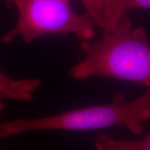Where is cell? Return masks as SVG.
Segmentation results:
<instances>
[{
    "label": "cell",
    "instance_id": "obj_8",
    "mask_svg": "<svg viewBox=\"0 0 150 150\" xmlns=\"http://www.w3.org/2000/svg\"><path fill=\"white\" fill-rule=\"evenodd\" d=\"M14 1L15 0H4L6 5L8 7L12 6V5L14 4Z\"/></svg>",
    "mask_w": 150,
    "mask_h": 150
},
{
    "label": "cell",
    "instance_id": "obj_6",
    "mask_svg": "<svg viewBox=\"0 0 150 150\" xmlns=\"http://www.w3.org/2000/svg\"><path fill=\"white\" fill-rule=\"evenodd\" d=\"M95 147L96 150H150V133L139 140H116L100 134L95 138Z\"/></svg>",
    "mask_w": 150,
    "mask_h": 150
},
{
    "label": "cell",
    "instance_id": "obj_3",
    "mask_svg": "<svg viewBox=\"0 0 150 150\" xmlns=\"http://www.w3.org/2000/svg\"><path fill=\"white\" fill-rule=\"evenodd\" d=\"M19 18L16 27L1 38V42H12L18 35L29 44L45 35L75 33L87 41L95 35V26L87 13L73 10L70 0H15Z\"/></svg>",
    "mask_w": 150,
    "mask_h": 150
},
{
    "label": "cell",
    "instance_id": "obj_1",
    "mask_svg": "<svg viewBox=\"0 0 150 150\" xmlns=\"http://www.w3.org/2000/svg\"><path fill=\"white\" fill-rule=\"evenodd\" d=\"M81 49L86 57L70 69L72 78L117 79L150 90V41L143 27L133 28L128 12L122 15L112 31H104L93 42L83 41Z\"/></svg>",
    "mask_w": 150,
    "mask_h": 150
},
{
    "label": "cell",
    "instance_id": "obj_4",
    "mask_svg": "<svg viewBox=\"0 0 150 150\" xmlns=\"http://www.w3.org/2000/svg\"><path fill=\"white\" fill-rule=\"evenodd\" d=\"M41 84L38 79H14L0 72V122L5 107L4 99L30 102Z\"/></svg>",
    "mask_w": 150,
    "mask_h": 150
},
{
    "label": "cell",
    "instance_id": "obj_7",
    "mask_svg": "<svg viewBox=\"0 0 150 150\" xmlns=\"http://www.w3.org/2000/svg\"><path fill=\"white\" fill-rule=\"evenodd\" d=\"M86 13L93 18L95 26L104 30V9L108 0H81Z\"/></svg>",
    "mask_w": 150,
    "mask_h": 150
},
{
    "label": "cell",
    "instance_id": "obj_2",
    "mask_svg": "<svg viewBox=\"0 0 150 150\" xmlns=\"http://www.w3.org/2000/svg\"><path fill=\"white\" fill-rule=\"evenodd\" d=\"M149 120L150 90L133 101H128L122 92L117 91L108 104L89 106L34 119L0 122V138L29 131H91L114 126L125 127L133 134L140 135L144 131L142 122Z\"/></svg>",
    "mask_w": 150,
    "mask_h": 150
},
{
    "label": "cell",
    "instance_id": "obj_5",
    "mask_svg": "<svg viewBox=\"0 0 150 150\" xmlns=\"http://www.w3.org/2000/svg\"><path fill=\"white\" fill-rule=\"evenodd\" d=\"M133 8H150V0H108L104 9V31H112L122 15Z\"/></svg>",
    "mask_w": 150,
    "mask_h": 150
}]
</instances>
